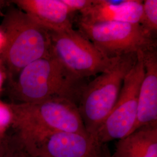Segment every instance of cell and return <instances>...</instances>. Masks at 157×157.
Listing matches in <instances>:
<instances>
[{
	"label": "cell",
	"mask_w": 157,
	"mask_h": 157,
	"mask_svg": "<svg viewBox=\"0 0 157 157\" xmlns=\"http://www.w3.org/2000/svg\"><path fill=\"white\" fill-rule=\"evenodd\" d=\"M111 155H110L109 153L108 152V150H107V151L105 152L104 154H102V155H100V156H98V157H111Z\"/></svg>",
	"instance_id": "20"
},
{
	"label": "cell",
	"mask_w": 157,
	"mask_h": 157,
	"mask_svg": "<svg viewBox=\"0 0 157 157\" xmlns=\"http://www.w3.org/2000/svg\"><path fill=\"white\" fill-rule=\"evenodd\" d=\"M7 142L8 140L0 134V157H2L5 152Z\"/></svg>",
	"instance_id": "18"
},
{
	"label": "cell",
	"mask_w": 157,
	"mask_h": 157,
	"mask_svg": "<svg viewBox=\"0 0 157 157\" xmlns=\"http://www.w3.org/2000/svg\"><path fill=\"white\" fill-rule=\"evenodd\" d=\"M6 78V69L2 61L0 59V92L1 91L3 83Z\"/></svg>",
	"instance_id": "17"
},
{
	"label": "cell",
	"mask_w": 157,
	"mask_h": 157,
	"mask_svg": "<svg viewBox=\"0 0 157 157\" xmlns=\"http://www.w3.org/2000/svg\"><path fill=\"white\" fill-rule=\"evenodd\" d=\"M1 30L6 44L0 59L8 81L30 63L51 54L50 32L19 8L6 11Z\"/></svg>",
	"instance_id": "2"
},
{
	"label": "cell",
	"mask_w": 157,
	"mask_h": 157,
	"mask_svg": "<svg viewBox=\"0 0 157 157\" xmlns=\"http://www.w3.org/2000/svg\"><path fill=\"white\" fill-rule=\"evenodd\" d=\"M86 84L51 54L30 63L9 80L8 93L13 103L64 99L78 105Z\"/></svg>",
	"instance_id": "1"
},
{
	"label": "cell",
	"mask_w": 157,
	"mask_h": 157,
	"mask_svg": "<svg viewBox=\"0 0 157 157\" xmlns=\"http://www.w3.org/2000/svg\"><path fill=\"white\" fill-rule=\"evenodd\" d=\"M142 11L143 1L93 0L87 9L79 13L78 21L87 23H139Z\"/></svg>",
	"instance_id": "10"
},
{
	"label": "cell",
	"mask_w": 157,
	"mask_h": 157,
	"mask_svg": "<svg viewBox=\"0 0 157 157\" xmlns=\"http://www.w3.org/2000/svg\"><path fill=\"white\" fill-rule=\"evenodd\" d=\"M139 24L146 33L157 39V0L143 1V11Z\"/></svg>",
	"instance_id": "13"
},
{
	"label": "cell",
	"mask_w": 157,
	"mask_h": 157,
	"mask_svg": "<svg viewBox=\"0 0 157 157\" xmlns=\"http://www.w3.org/2000/svg\"><path fill=\"white\" fill-rule=\"evenodd\" d=\"M111 157H157V124L141 127L119 140Z\"/></svg>",
	"instance_id": "12"
},
{
	"label": "cell",
	"mask_w": 157,
	"mask_h": 157,
	"mask_svg": "<svg viewBox=\"0 0 157 157\" xmlns=\"http://www.w3.org/2000/svg\"><path fill=\"white\" fill-rule=\"evenodd\" d=\"M30 157H96L107 151L90 135L53 132L18 143Z\"/></svg>",
	"instance_id": "8"
},
{
	"label": "cell",
	"mask_w": 157,
	"mask_h": 157,
	"mask_svg": "<svg viewBox=\"0 0 157 157\" xmlns=\"http://www.w3.org/2000/svg\"><path fill=\"white\" fill-rule=\"evenodd\" d=\"M12 2L50 32H67L74 29L72 15L62 0H16Z\"/></svg>",
	"instance_id": "11"
},
{
	"label": "cell",
	"mask_w": 157,
	"mask_h": 157,
	"mask_svg": "<svg viewBox=\"0 0 157 157\" xmlns=\"http://www.w3.org/2000/svg\"><path fill=\"white\" fill-rule=\"evenodd\" d=\"M11 124V113L8 104L0 101V134Z\"/></svg>",
	"instance_id": "16"
},
{
	"label": "cell",
	"mask_w": 157,
	"mask_h": 157,
	"mask_svg": "<svg viewBox=\"0 0 157 157\" xmlns=\"http://www.w3.org/2000/svg\"><path fill=\"white\" fill-rule=\"evenodd\" d=\"M50 34L51 54L69 71L82 79L86 80L104 72L119 58L111 59L104 56L75 29L67 32H50Z\"/></svg>",
	"instance_id": "6"
},
{
	"label": "cell",
	"mask_w": 157,
	"mask_h": 157,
	"mask_svg": "<svg viewBox=\"0 0 157 157\" xmlns=\"http://www.w3.org/2000/svg\"><path fill=\"white\" fill-rule=\"evenodd\" d=\"M72 15L74 13H80L91 4L93 0H62Z\"/></svg>",
	"instance_id": "14"
},
{
	"label": "cell",
	"mask_w": 157,
	"mask_h": 157,
	"mask_svg": "<svg viewBox=\"0 0 157 157\" xmlns=\"http://www.w3.org/2000/svg\"><path fill=\"white\" fill-rule=\"evenodd\" d=\"M141 54L144 75L139 93L137 118L131 133L141 127L157 124V48L141 51Z\"/></svg>",
	"instance_id": "9"
},
{
	"label": "cell",
	"mask_w": 157,
	"mask_h": 157,
	"mask_svg": "<svg viewBox=\"0 0 157 157\" xmlns=\"http://www.w3.org/2000/svg\"><path fill=\"white\" fill-rule=\"evenodd\" d=\"M137 61V53L120 56L109 69L87 83L78 107L87 132L94 136L115 105L124 80Z\"/></svg>",
	"instance_id": "4"
},
{
	"label": "cell",
	"mask_w": 157,
	"mask_h": 157,
	"mask_svg": "<svg viewBox=\"0 0 157 157\" xmlns=\"http://www.w3.org/2000/svg\"><path fill=\"white\" fill-rule=\"evenodd\" d=\"M78 26L80 33L111 59L157 48V39L146 33L139 23L78 21Z\"/></svg>",
	"instance_id": "5"
},
{
	"label": "cell",
	"mask_w": 157,
	"mask_h": 157,
	"mask_svg": "<svg viewBox=\"0 0 157 157\" xmlns=\"http://www.w3.org/2000/svg\"><path fill=\"white\" fill-rule=\"evenodd\" d=\"M144 67L141 51L137 52V61L125 77L115 105L94 137L100 144L120 140L130 134L137 113L138 98Z\"/></svg>",
	"instance_id": "7"
},
{
	"label": "cell",
	"mask_w": 157,
	"mask_h": 157,
	"mask_svg": "<svg viewBox=\"0 0 157 157\" xmlns=\"http://www.w3.org/2000/svg\"><path fill=\"white\" fill-rule=\"evenodd\" d=\"M6 44L5 36L1 30L0 29V56H1Z\"/></svg>",
	"instance_id": "19"
},
{
	"label": "cell",
	"mask_w": 157,
	"mask_h": 157,
	"mask_svg": "<svg viewBox=\"0 0 157 157\" xmlns=\"http://www.w3.org/2000/svg\"><path fill=\"white\" fill-rule=\"evenodd\" d=\"M2 157H29L19 144L15 140V144L8 140L6 150Z\"/></svg>",
	"instance_id": "15"
},
{
	"label": "cell",
	"mask_w": 157,
	"mask_h": 157,
	"mask_svg": "<svg viewBox=\"0 0 157 157\" xmlns=\"http://www.w3.org/2000/svg\"><path fill=\"white\" fill-rule=\"evenodd\" d=\"M8 104L11 113V124L17 132L18 142L53 132L89 135L77 104L69 100L54 99L36 103Z\"/></svg>",
	"instance_id": "3"
}]
</instances>
